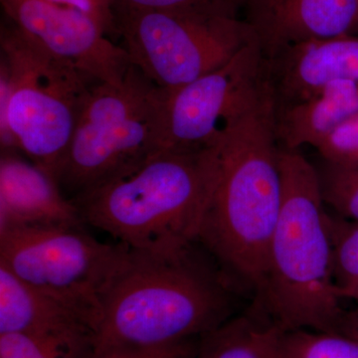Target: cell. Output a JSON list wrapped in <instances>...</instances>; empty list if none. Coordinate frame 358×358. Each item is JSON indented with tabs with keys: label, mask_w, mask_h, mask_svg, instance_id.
I'll use <instances>...</instances> for the list:
<instances>
[{
	"label": "cell",
	"mask_w": 358,
	"mask_h": 358,
	"mask_svg": "<svg viewBox=\"0 0 358 358\" xmlns=\"http://www.w3.org/2000/svg\"><path fill=\"white\" fill-rule=\"evenodd\" d=\"M268 79V61L255 40L219 69L180 88L164 90L162 150L195 154L208 150L230 117Z\"/></svg>",
	"instance_id": "cell-9"
},
{
	"label": "cell",
	"mask_w": 358,
	"mask_h": 358,
	"mask_svg": "<svg viewBox=\"0 0 358 358\" xmlns=\"http://www.w3.org/2000/svg\"><path fill=\"white\" fill-rule=\"evenodd\" d=\"M315 167L326 207L336 215L358 221V166H338L322 159Z\"/></svg>",
	"instance_id": "cell-19"
},
{
	"label": "cell",
	"mask_w": 358,
	"mask_h": 358,
	"mask_svg": "<svg viewBox=\"0 0 358 358\" xmlns=\"http://www.w3.org/2000/svg\"><path fill=\"white\" fill-rule=\"evenodd\" d=\"M282 205L252 303L281 331L338 334L345 310L334 281L327 210L315 166L279 148Z\"/></svg>",
	"instance_id": "cell-3"
},
{
	"label": "cell",
	"mask_w": 358,
	"mask_h": 358,
	"mask_svg": "<svg viewBox=\"0 0 358 358\" xmlns=\"http://www.w3.org/2000/svg\"><path fill=\"white\" fill-rule=\"evenodd\" d=\"M57 3L74 7L88 14L99 23L107 34L117 33L115 0H52Z\"/></svg>",
	"instance_id": "cell-24"
},
{
	"label": "cell",
	"mask_w": 358,
	"mask_h": 358,
	"mask_svg": "<svg viewBox=\"0 0 358 358\" xmlns=\"http://www.w3.org/2000/svg\"><path fill=\"white\" fill-rule=\"evenodd\" d=\"M115 13L129 62L164 91L219 69L258 40L251 24L238 16L117 6Z\"/></svg>",
	"instance_id": "cell-7"
},
{
	"label": "cell",
	"mask_w": 358,
	"mask_h": 358,
	"mask_svg": "<svg viewBox=\"0 0 358 358\" xmlns=\"http://www.w3.org/2000/svg\"><path fill=\"white\" fill-rule=\"evenodd\" d=\"M341 300H352L358 303V284L338 292Z\"/></svg>",
	"instance_id": "cell-26"
},
{
	"label": "cell",
	"mask_w": 358,
	"mask_h": 358,
	"mask_svg": "<svg viewBox=\"0 0 358 358\" xmlns=\"http://www.w3.org/2000/svg\"><path fill=\"white\" fill-rule=\"evenodd\" d=\"M357 114L358 85L352 82H333L308 95L275 103L278 145L289 150L305 145L315 148L339 124Z\"/></svg>",
	"instance_id": "cell-14"
},
{
	"label": "cell",
	"mask_w": 358,
	"mask_h": 358,
	"mask_svg": "<svg viewBox=\"0 0 358 358\" xmlns=\"http://www.w3.org/2000/svg\"><path fill=\"white\" fill-rule=\"evenodd\" d=\"M327 224L333 250L334 281L339 292L358 284V221L327 211Z\"/></svg>",
	"instance_id": "cell-20"
},
{
	"label": "cell",
	"mask_w": 358,
	"mask_h": 358,
	"mask_svg": "<svg viewBox=\"0 0 358 358\" xmlns=\"http://www.w3.org/2000/svg\"><path fill=\"white\" fill-rule=\"evenodd\" d=\"M0 334H92L81 313L21 281L0 265Z\"/></svg>",
	"instance_id": "cell-15"
},
{
	"label": "cell",
	"mask_w": 358,
	"mask_h": 358,
	"mask_svg": "<svg viewBox=\"0 0 358 358\" xmlns=\"http://www.w3.org/2000/svg\"><path fill=\"white\" fill-rule=\"evenodd\" d=\"M127 246L103 243L83 227L0 231V265L21 281L81 313L94 329L100 296Z\"/></svg>",
	"instance_id": "cell-8"
},
{
	"label": "cell",
	"mask_w": 358,
	"mask_h": 358,
	"mask_svg": "<svg viewBox=\"0 0 358 358\" xmlns=\"http://www.w3.org/2000/svg\"><path fill=\"white\" fill-rule=\"evenodd\" d=\"M270 78L208 148L210 181L197 241L251 300L261 284L282 205Z\"/></svg>",
	"instance_id": "cell-1"
},
{
	"label": "cell",
	"mask_w": 358,
	"mask_h": 358,
	"mask_svg": "<svg viewBox=\"0 0 358 358\" xmlns=\"http://www.w3.org/2000/svg\"><path fill=\"white\" fill-rule=\"evenodd\" d=\"M278 358H358V341L341 334L285 331Z\"/></svg>",
	"instance_id": "cell-18"
},
{
	"label": "cell",
	"mask_w": 358,
	"mask_h": 358,
	"mask_svg": "<svg viewBox=\"0 0 358 358\" xmlns=\"http://www.w3.org/2000/svg\"><path fill=\"white\" fill-rule=\"evenodd\" d=\"M242 293L199 242L126 252L100 296L95 350L202 338L236 313Z\"/></svg>",
	"instance_id": "cell-2"
},
{
	"label": "cell",
	"mask_w": 358,
	"mask_h": 358,
	"mask_svg": "<svg viewBox=\"0 0 358 358\" xmlns=\"http://www.w3.org/2000/svg\"><path fill=\"white\" fill-rule=\"evenodd\" d=\"M267 61L275 103L333 82L358 85V34L294 45Z\"/></svg>",
	"instance_id": "cell-13"
},
{
	"label": "cell",
	"mask_w": 358,
	"mask_h": 358,
	"mask_svg": "<svg viewBox=\"0 0 358 358\" xmlns=\"http://www.w3.org/2000/svg\"><path fill=\"white\" fill-rule=\"evenodd\" d=\"M338 334H345L358 341V303L357 308L345 310L339 322Z\"/></svg>",
	"instance_id": "cell-25"
},
{
	"label": "cell",
	"mask_w": 358,
	"mask_h": 358,
	"mask_svg": "<svg viewBox=\"0 0 358 358\" xmlns=\"http://www.w3.org/2000/svg\"><path fill=\"white\" fill-rule=\"evenodd\" d=\"M211 160L209 150H162L140 169L72 199L84 224L129 249L164 253L197 241Z\"/></svg>",
	"instance_id": "cell-4"
},
{
	"label": "cell",
	"mask_w": 358,
	"mask_h": 358,
	"mask_svg": "<svg viewBox=\"0 0 358 358\" xmlns=\"http://www.w3.org/2000/svg\"><path fill=\"white\" fill-rule=\"evenodd\" d=\"M94 352L92 334H0V358H90Z\"/></svg>",
	"instance_id": "cell-17"
},
{
	"label": "cell",
	"mask_w": 358,
	"mask_h": 358,
	"mask_svg": "<svg viewBox=\"0 0 358 358\" xmlns=\"http://www.w3.org/2000/svg\"><path fill=\"white\" fill-rule=\"evenodd\" d=\"M1 152H22L57 179L96 82L13 23L0 33Z\"/></svg>",
	"instance_id": "cell-5"
},
{
	"label": "cell",
	"mask_w": 358,
	"mask_h": 358,
	"mask_svg": "<svg viewBox=\"0 0 358 358\" xmlns=\"http://www.w3.org/2000/svg\"><path fill=\"white\" fill-rule=\"evenodd\" d=\"M244 0H115V6L204 15L238 16Z\"/></svg>",
	"instance_id": "cell-21"
},
{
	"label": "cell",
	"mask_w": 358,
	"mask_h": 358,
	"mask_svg": "<svg viewBox=\"0 0 358 358\" xmlns=\"http://www.w3.org/2000/svg\"><path fill=\"white\" fill-rule=\"evenodd\" d=\"M266 59L306 42L358 34V0H244Z\"/></svg>",
	"instance_id": "cell-11"
},
{
	"label": "cell",
	"mask_w": 358,
	"mask_h": 358,
	"mask_svg": "<svg viewBox=\"0 0 358 358\" xmlns=\"http://www.w3.org/2000/svg\"><path fill=\"white\" fill-rule=\"evenodd\" d=\"M164 91L131 64L120 83H96L57 176L71 199L134 173L162 152Z\"/></svg>",
	"instance_id": "cell-6"
},
{
	"label": "cell",
	"mask_w": 358,
	"mask_h": 358,
	"mask_svg": "<svg viewBox=\"0 0 358 358\" xmlns=\"http://www.w3.org/2000/svg\"><path fill=\"white\" fill-rule=\"evenodd\" d=\"M83 224L77 205L66 196L57 179L16 152H1L0 231Z\"/></svg>",
	"instance_id": "cell-12"
},
{
	"label": "cell",
	"mask_w": 358,
	"mask_h": 358,
	"mask_svg": "<svg viewBox=\"0 0 358 358\" xmlns=\"http://www.w3.org/2000/svg\"><path fill=\"white\" fill-rule=\"evenodd\" d=\"M317 148L322 159L338 166H358V114L334 129Z\"/></svg>",
	"instance_id": "cell-22"
},
{
	"label": "cell",
	"mask_w": 358,
	"mask_h": 358,
	"mask_svg": "<svg viewBox=\"0 0 358 358\" xmlns=\"http://www.w3.org/2000/svg\"><path fill=\"white\" fill-rule=\"evenodd\" d=\"M199 341L188 339L162 346H114L94 352L90 358H194Z\"/></svg>",
	"instance_id": "cell-23"
},
{
	"label": "cell",
	"mask_w": 358,
	"mask_h": 358,
	"mask_svg": "<svg viewBox=\"0 0 358 358\" xmlns=\"http://www.w3.org/2000/svg\"><path fill=\"white\" fill-rule=\"evenodd\" d=\"M18 29L96 83L122 82L131 67L126 50L113 43L95 20L52 0H0Z\"/></svg>",
	"instance_id": "cell-10"
},
{
	"label": "cell",
	"mask_w": 358,
	"mask_h": 358,
	"mask_svg": "<svg viewBox=\"0 0 358 358\" xmlns=\"http://www.w3.org/2000/svg\"><path fill=\"white\" fill-rule=\"evenodd\" d=\"M282 333L251 301L248 310L200 338L194 358H278Z\"/></svg>",
	"instance_id": "cell-16"
}]
</instances>
